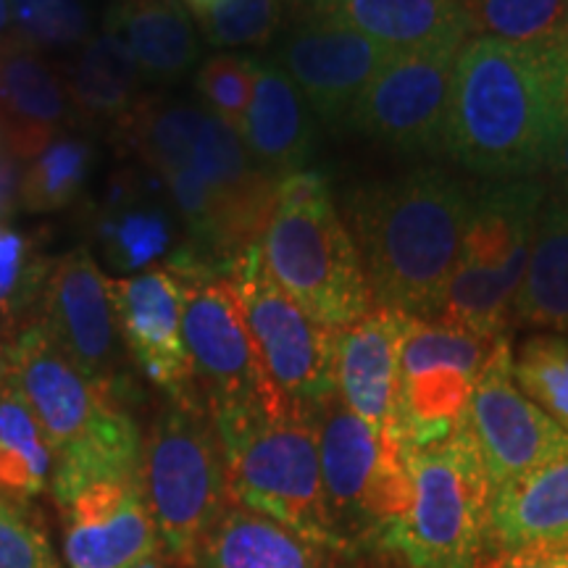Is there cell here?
<instances>
[{
    "mask_svg": "<svg viewBox=\"0 0 568 568\" xmlns=\"http://www.w3.org/2000/svg\"><path fill=\"white\" fill-rule=\"evenodd\" d=\"M568 132V38H468L453 74L443 151L493 182L550 166Z\"/></svg>",
    "mask_w": 568,
    "mask_h": 568,
    "instance_id": "6da1fadb",
    "label": "cell"
},
{
    "mask_svg": "<svg viewBox=\"0 0 568 568\" xmlns=\"http://www.w3.org/2000/svg\"><path fill=\"white\" fill-rule=\"evenodd\" d=\"M474 197L437 166L414 169L347 195V219L374 303L435 318L456 272Z\"/></svg>",
    "mask_w": 568,
    "mask_h": 568,
    "instance_id": "7a4b0ae2",
    "label": "cell"
},
{
    "mask_svg": "<svg viewBox=\"0 0 568 568\" xmlns=\"http://www.w3.org/2000/svg\"><path fill=\"white\" fill-rule=\"evenodd\" d=\"M3 368L51 447V495L61 508L98 481L140 477L142 435L130 400L77 372L38 318L9 337Z\"/></svg>",
    "mask_w": 568,
    "mask_h": 568,
    "instance_id": "3957f363",
    "label": "cell"
},
{
    "mask_svg": "<svg viewBox=\"0 0 568 568\" xmlns=\"http://www.w3.org/2000/svg\"><path fill=\"white\" fill-rule=\"evenodd\" d=\"M211 418L232 500L347 556L326 516L316 424L284 400L216 408Z\"/></svg>",
    "mask_w": 568,
    "mask_h": 568,
    "instance_id": "277c9868",
    "label": "cell"
},
{
    "mask_svg": "<svg viewBox=\"0 0 568 568\" xmlns=\"http://www.w3.org/2000/svg\"><path fill=\"white\" fill-rule=\"evenodd\" d=\"M261 247L274 282L324 326L345 329L376 308L324 174L303 169L280 180Z\"/></svg>",
    "mask_w": 568,
    "mask_h": 568,
    "instance_id": "5b68a950",
    "label": "cell"
},
{
    "mask_svg": "<svg viewBox=\"0 0 568 568\" xmlns=\"http://www.w3.org/2000/svg\"><path fill=\"white\" fill-rule=\"evenodd\" d=\"M140 487L159 552L195 568L203 542L232 506L222 443L201 395L166 397L142 437Z\"/></svg>",
    "mask_w": 568,
    "mask_h": 568,
    "instance_id": "8992f818",
    "label": "cell"
},
{
    "mask_svg": "<svg viewBox=\"0 0 568 568\" xmlns=\"http://www.w3.org/2000/svg\"><path fill=\"white\" fill-rule=\"evenodd\" d=\"M116 140L155 174L197 176L222 197L253 243L264 240L280 180L266 174L247 153L243 138L205 105L142 98L138 109L116 126Z\"/></svg>",
    "mask_w": 568,
    "mask_h": 568,
    "instance_id": "52a82bcc",
    "label": "cell"
},
{
    "mask_svg": "<svg viewBox=\"0 0 568 568\" xmlns=\"http://www.w3.org/2000/svg\"><path fill=\"white\" fill-rule=\"evenodd\" d=\"M545 195L548 187L529 176L489 182L474 197L464 251L439 301L437 322L487 339L508 337Z\"/></svg>",
    "mask_w": 568,
    "mask_h": 568,
    "instance_id": "ba28073f",
    "label": "cell"
},
{
    "mask_svg": "<svg viewBox=\"0 0 568 568\" xmlns=\"http://www.w3.org/2000/svg\"><path fill=\"white\" fill-rule=\"evenodd\" d=\"M414 503L379 550L408 568H474L487 552L489 485L466 418L439 443L410 447Z\"/></svg>",
    "mask_w": 568,
    "mask_h": 568,
    "instance_id": "9c48e42d",
    "label": "cell"
},
{
    "mask_svg": "<svg viewBox=\"0 0 568 568\" xmlns=\"http://www.w3.org/2000/svg\"><path fill=\"white\" fill-rule=\"evenodd\" d=\"M324 506L332 529L351 552L379 548L414 503L406 447L389 443L332 397L316 418Z\"/></svg>",
    "mask_w": 568,
    "mask_h": 568,
    "instance_id": "30bf717a",
    "label": "cell"
},
{
    "mask_svg": "<svg viewBox=\"0 0 568 568\" xmlns=\"http://www.w3.org/2000/svg\"><path fill=\"white\" fill-rule=\"evenodd\" d=\"M268 382L290 406L314 422L337 395V332L316 322L268 274L264 247L253 245L234 264L230 280Z\"/></svg>",
    "mask_w": 568,
    "mask_h": 568,
    "instance_id": "8fae6325",
    "label": "cell"
},
{
    "mask_svg": "<svg viewBox=\"0 0 568 568\" xmlns=\"http://www.w3.org/2000/svg\"><path fill=\"white\" fill-rule=\"evenodd\" d=\"M84 234L111 272L166 268L176 280H222L184 230L166 184L151 169H122L84 205Z\"/></svg>",
    "mask_w": 568,
    "mask_h": 568,
    "instance_id": "7c38bea8",
    "label": "cell"
},
{
    "mask_svg": "<svg viewBox=\"0 0 568 568\" xmlns=\"http://www.w3.org/2000/svg\"><path fill=\"white\" fill-rule=\"evenodd\" d=\"M468 38L397 51L376 71L347 126L397 153H439L453 74Z\"/></svg>",
    "mask_w": 568,
    "mask_h": 568,
    "instance_id": "4fadbf2b",
    "label": "cell"
},
{
    "mask_svg": "<svg viewBox=\"0 0 568 568\" xmlns=\"http://www.w3.org/2000/svg\"><path fill=\"white\" fill-rule=\"evenodd\" d=\"M500 343L437 318H406L400 339L406 450L439 443L456 429Z\"/></svg>",
    "mask_w": 568,
    "mask_h": 568,
    "instance_id": "5bb4252c",
    "label": "cell"
},
{
    "mask_svg": "<svg viewBox=\"0 0 568 568\" xmlns=\"http://www.w3.org/2000/svg\"><path fill=\"white\" fill-rule=\"evenodd\" d=\"M180 282L184 347L195 389L209 410L284 400L268 382L232 284L226 280Z\"/></svg>",
    "mask_w": 568,
    "mask_h": 568,
    "instance_id": "9a60e30c",
    "label": "cell"
},
{
    "mask_svg": "<svg viewBox=\"0 0 568 568\" xmlns=\"http://www.w3.org/2000/svg\"><path fill=\"white\" fill-rule=\"evenodd\" d=\"M34 318L92 385L132 400L126 347L113 314L109 280L90 247H74L51 268L40 295V316Z\"/></svg>",
    "mask_w": 568,
    "mask_h": 568,
    "instance_id": "2e32d148",
    "label": "cell"
},
{
    "mask_svg": "<svg viewBox=\"0 0 568 568\" xmlns=\"http://www.w3.org/2000/svg\"><path fill=\"white\" fill-rule=\"evenodd\" d=\"M464 418L477 443L489 495L568 453V432L516 385L510 339L495 347Z\"/></svg>",
    "mask_w": 568,
    "mask_h": 568,
    "instance_id": "e0dca14e",
    "label": "cell"
},
{
    "mask_svg": "<svg viewBox=\"0 0 568 568\" xmlns=\"http://www.w3.org/2000/svg\"><path fill=\"white\" fill-rule=\"evenodd\" d=\"M395 51L358 30L308 13L276 48L274 63L303 92L318 122L345 126L376 71Z\"/></svg>",
    "mask_w": 568,
    "mask_h": 568,
    "instance_id": "ac0fdd59",
    "label": "cell"
},
{
    "mask_svg": "<svg viewBox=\"0 0 568 568\" xmlns=\"http://www.w3.org/2000/svg\"><path fill=\"white\" fill-rule=\"evenodd\" d=\"M126 355L166 397L201 395L182 337V282L166 268L109 280Z\"/></svg>",
    "mask_w": 568,
    "mask_h": 568,
    "instance_id": "d6986e66",
    "label": "cell"
},
{
    "mask_svg": "<svg viewBox=\"0 0 568 568\" xmlns=\"http://www.w3.org/2000/svg\"><path fill=\"white\" fill-rule=\"evenodd\" d=\"M406 314L376 305L364 318L337 332V395L355 416L389 443L406 447V395L400 374V339Z\"/></svg>",
    "mask_w": 568,
    "mask_h": 568,
    "instance_id": "ffe728a7",
    "label": "cell"
},
{
    "mask_svg": "<svg viewBox=\"0 0 568 568\" xmlns=\"http://www.w3.org/2000/svg\"><path fill=\"white\" fill-rule=\"evenodd\" d=\"M63 514V558L69 568H134L159 552L140 477L84 487Z\"/></svg>",
    "mask_w": 568,
    "mask_h": 568,
    "instance_id": "44dd1931",
    "label": "cell"
},
{
    "mask_svg": "<svg viewBox=\"0 0 568 568\" xmlns=\"http://www.w3.org/2000/svg\"><path fill=\"white\" fill-rule=\"evenodd\" d=\"M77 116L63 74L32 45L0 38V122L13 159L32 161Z\"/></svg>",
    "mask_w": 568,
    "mask_h": 568,
    "instance_id": "7402d4cb",
    "label": "cell"
},
{
    "mask_svg": "<svg viewBox=\"0 0 568 568\" xmlns=\"http://www.w3.org/2000/svg\"><path fill=\"white\" fill-rule=\"evenodd\" d=\"M568 545V453L489 495V556L537 558Z\"/></svg>",
    "mask_w": 568,
    "mask_h": 568,
    "instance_id": "603a6c76",
    "label": "cell"
},
{
    "mask_svg": "<svg viewBox=\"0 0 568 568\" xmlns=\"http://www.w3.org/2000/svg\"><path fill=\"white\" fill-rule=\"evenodd\" d=\"M240 138L274 180L308 166L316 148L314 111L280 63L255 59V90Z\"/></svg>",
    "mask_w": 568,
    "mask_h": 568,
    "instance_id": "cb8c5ba5",
    "label": "cell"
},
{
    "mask_svg": "<svg viewBox=\"0 0 568 568\" xmlns=\"http://www.w3.org/2000/svg\"><path fill=\"white\" fill-rule=\"evenodd\" d=\"M308 13L358 30L395 53L471 38L460 0H308Z\"/></svg>",
    "mask_w": 568,
    "mask_h": 568,
    "instance_id": "d4e9b609",
    "label": "cell"
},
{
    "mask_svg": "<svg viewBox=\"0 0 568 568\" xmlns=\"http://www.w3.org/2000/svg\"><path fill=\"white\" fill-rule=\"evenodd\" d=\"M105 32L130 48L142 80L176 82L201 59V32L180 0H119L105 13Z\"/></svg>",
    "mask_w": 568,
    "mask_h": 568,
    "instance_id": "484cf974",
    "label": "cell"
},
{
    "mask_svg": "<svg viewBox=\"0 0 568 568\" xmlns=\"http://www.w3.org/2000/svg\"><path fill=\"white\" fill-rule=\"evenodd\" d=\"M339 556L232 503L203 542L195 568H339Z\"/></svg>",
    "mask_w": 568,
    "mask_h": 568,
    "instance_id": "4316f807",
    "label": "cell"
},
{
    "mask_svg": "<svg viewBox=\"0 0 568 568\" xmlns=\"http://www.w3.org/2000/svg\"><path fill=\"white\" fill-rule=\"evenodd\" d=\"M568 337V197L548 193L537 213L531 255L514 305V326Z\"/></svg>",
    "mask_w": 568,
    "mask_h": 568,
    "instance_id": "83f0119b",
    "label": "cell"
},
{
    "mask_svg": "<svg viewBox=\"0 0 568 568\" xmlns=\"http://www.w3.org/2000/svg\"><path fill=\"white\" fill-rule=\"evenodd\" d=\"M77 116L116 130L138 109L142 74L138 61L116 34L101 32L80 45L74 61L63 69Z\"/></svg>",
    "mask_w": 568,
    "mask_h": 568,
    "instance_id": "f1b7e54d",
    "label": "cell"
},
{
    "mask_svg": "<svg viewBox=\"0 0 568 568\" xmlns=\"http://www.w3.org/2000/svg\"><path fill=\"white\" fill-rule=\"evenodd\" d=\"M6 366V364H3ZM53 456L32 408L0 372V497L19 503L51 489Z\"/></svg>",
    "mask_w": 568,
    "mask_h": 568,
    "instance_id": "f546056e",
    "label": "cell"
},
{
    "mask_svg": "<svg viewBox=\"0 0 568 568\" xmlns=\"http://www.w3.org/2000/svg\"><path fill=\"white\" fill-rule=\"evenodd\" d=\"M92 166H95V145L90 140L59 134L34 155L21 174V209L30 213L69 209L88 184Z\"/></svg>",
    "mask_w": 568,
    "mask_h": 568,
    "instance_id": "4dcf8cb0",
    "label": "cell"
},
{
    "mask_svg": "<svg viewBox=\"0 0 568 568\" xmlns=\"http://www.w3.org/2000/svg\"><path fill=\"white\" fill-rule=\"evenodd\" d=\"M471 38L535 42L568 38V0H460Z\"/></svg>",
    "mask_w": 568,
    "mask_h": 568,
    "instance_id": "1f68e13d",
    "label": "cell"
},
{
    "mask_svg": "<svg viewBox=\"0 0 568 568\" xmlns=\"http://www.w3.org/2000/svg\"><path fill=\"white\" fill-rule=\"evenodd\" d=\"M521 393L568 432V337L537 335L514 355Z\"/></svg>",
    "mask_w": 568,
    "mask_h": 568,
    "instance_id": "d6a6232c",
    "label": "cell"
},
{
    "mask_svg": "<svg viewBox=\"0 0 568 568\" xmlns=\"http://www.w3.org/2000/svg\"><path fill=\"white\" fill-rule=\"evenodd\" d=\"M11 34L34 51L84 45L90 13L82 0H21L11 6Z\"/></svg>",
    "mask_w": 568,
    "mask_h": 568,
    "instance_id": "836d02e7",
    "label": "cell"
},
{
    "mask_svg": "<svg viewBox=\"0 0 568 568\" xmlns=\"http://www.w3.org/2000/svg\"><path fill=\"white\" fill-rule=\"evenodd\" d=\"M48 274L42 258L34 253V245L24 234L0 224V318L24 326V311L32 303H40Z\"/></svg>",
    "mask_w": 568,
    "mask_h": 568,
    "instance_id": "e575fe53",
    "label": "cell"
},
{
    "mask_svg": "<svg viewBox=\"0 0 568 568\" xmlns=\"http://www.w3.org/2000/svg\"><path fill=\"white\" fill-rule=\"evenodd\" d=\"M203 105L240 134L255 90V59L237 53L213 55L195 77Z\"/></svg>",
    "mask_w": 568,
    "mask_h": 568,
    "instance_id": "d590c367",
    "label": "cell"
},
{
    "mask_svg": "<svg viewBox=\"0 0 568 568\" xmlns=\"http://www.w3.org/2000/svg\"><path fill=\"white\" fill-rule=\"evenodd\" d=\"M282 0H222L197 19L205 42L216 48L266 45L282 21Z\"/></svg>",
    "mask_w": 568,
    "mask_h": 568,
    "instance_id": "8d00e7d4",
    "label": "cell"
},
{
    "mask_svg": "<svg viewBox=\"0 0 568 568\" xmlns=\"http://www.w3.org/2000/svg\"><path fill=\"white\" fill-rule=\"evenodd\" d=\"M0 568H61L42 531L21 506L0 497Z\"/></svg>",
    "mask_w": 568,
    "mask_h": 568,
    "instance_id": "74e56055",
    "label": "cell"
},
{
    "mask_svg": "<svg viewBox=\"0 0 568 568\" xmlns=\"http://www.w3.org/2000/svg\"><path fill=\"white\" fill-rule=\"evenodd\" d=\"M19 182H21L19 159H13V155H3V159H0V224H6V219L17 211Z\"/></svg>",
    "mask_w": 568,
    "mask_h": 568,
    "instance_id": "f35d334b",
    "label": "cell"
},
{
    "mask_svg": "<svg viewBox=\"0 0 568 568\" xmlns=\"http://www.w3.org/2000/svg\"><path fill=\"white\" fill-rule=\"evenodd\" d=\"M548 169L552 174V182H556V193L568 197V132L564 134V140H560L558 151L552 155Z\"/></svg>",
    "mask_w": 568,
    "mask_h": 568,
    "instance_id": "ab89813d",
    "label": "cell"
},
{
    "mask_svg": "<svg viewBox=\"0 0 568 568\" xmlns=\"http://www.w3.org/2000/svg\"><path fill=\"white\" fill-rule=\"evenodd\" d=\"M474 568H550L542 560L527 558V556H489L481 558Z\"/></svg>",
    "mask_w": 568,
    "mask_h": 568,
    "instance_id": "60d3db41",
    "label": "cell"
},
{
    "mask_svg": "<svg viewBox=\"0 0 568 568\" xmlns=\"http://www.w3.org/2000/svg\"><path fill=\"white\" fill-rule=\"evenodd\" d=\"M180 3L184 6V9H187L190 13H193V19H201V17H205V13H209L213 6L216 3H222V0H180Z\"/></svg>",
    "mask_w": 568,
    "mask_h": 568,
    "instance_id": "b9f144b4",
    "label": "cell"
},
{
    "mask_svg": "<svg viewBox=\"0 0 568 568\" xmlns=\"http://www.w3.org/2000/svg\"><path fill=\"white\" fill-rule=\"evenodd\" d=\"M537 560H542V564L550 566V568H568V545H566V548L556 550V552H545V556H537Z\"/></svg>",
    "mask_w": 568,
    "mask_h": 568,
    "instance_id": "7bdbcfd3",
    "label": "cell"
},
{
    "mask_svg": "<svg viewBox=\"0 0 568 568\" xmlns=\"http://www.w3.org/2000/svg\"><path fill=\"white\" fill-rule=\"evenodd\" d=\"M134 568H176V566H174L172 560H169L166 556H161V552H155V556L140 560V564L134 566Z\"/></svg>",
    "mask_w": 568,
    "mask_h": 568,
    "instance_id": "ee69618b",
    "label": "cell"
},
{
    "mask_svg": "<svg viewBox=\"0 0 568 568\" xmlns=\"http://www.w3.org/2000/svg\"><path fill=\"white\" fill-rule=\"evenodd\" d=\"M9 27H11V3L9 0H0V38H3Z\"/></svg>",
    "mask_w": 568,
    "mask_h": 568,
    "instance_id": "f6af8a7d",
    "label": "cell"
},
{
    "mask_svg": "<svg viewBox=\"0 0 568 568\" xmlns=\"http://www.w3.org/2000/svg\"><path fill=\"white\" fill-rule=\"evenodd\" d=\"M3 155H11V151H9V138H6V126L0 122V159H3Z\"/></svg>",
    "mask_w": 568,
    "mask_h": 568,
    "instance_id": "bcb514c9",
    "label": "cell"
},
{
    "mask_svg": "<svg viewBox=\"0 0 568 568\" xmlns=\"http://www.w3.org/2000/svg\"><path fill=\"white\" fill-rule=\"evenodd\" d=\"M6 347H9V339H0V372H3L6 364Z\"/></svg>",
    "mask_w": 568,
    "mask_h": 568,
    "instance_id": "7dc6e473",
    "label": "cell"
},
{
    "mask_svg": "<svg viewBox=\"0 0 568 568\" xmlns=\"http://www.w3.org/2000/svg\"><path fill=\"white\" fill-rule=\"evenodd\" d=\"M9 3H11V6H13V3H21V0H9Z\"/></svg>",
    "mask_w": 568,
    "mask_h": 568,
    "instance_id": "c3c4849f",
    "label": "cell"
}]
</instances>
